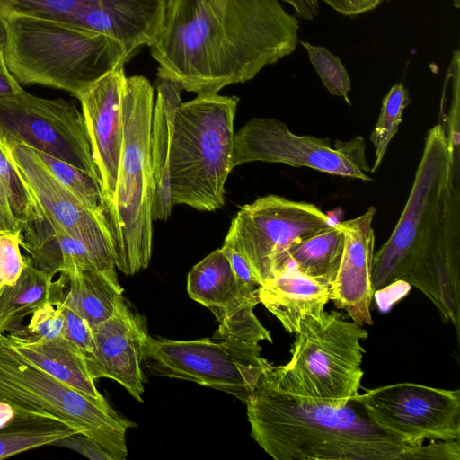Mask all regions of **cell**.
I'll return each instance as SVG.
<instances>
[{
	"instance_id": "1",
	"label": "cell",
	"mask_w": 460,
	"mask_h": 460,
	"mask_svg": "<svg viewBox=\"0 0 460 460\" xmlns=\"http://www.w3.org/2000/svg\"><path fill=\"white\" fill-rule=\"evenodd\" d=\"M299 22L279 0H167L149 47L156 75L182 90L218 93L292 54Z\"/></svg>"
},
{
	"instance_id": "2",
	"label": "cell",
	"mask_w": 460,
	"mask_h": 460,
	"mask_svg": "<svg viewBox=\"0 0 460 460\" xmlns=\"http://www.w3.org/2000/svg\"><path fill=\"white\" fill-rule=\"evenodd\" d=\"M458 150L441 124L425 137L413 184L397 225L374 252L375 292L404 282L418 288L460 338Z\"/></svg>"
},
{
	"instance_id": "3",
	"label": "cell",
	"mask_w": 460,
	"mask_h": 460,
	"mask_svg": "<svg viewBox=\"0 0 460 460\" xmlns=\"http://www.w3.org/2000/svg\"><path fill=\"white\" fill-rule=\"evenodd\" d=\"M269 369L245 404L251 435L272 458L424 459V445L413 446L379 427L355 397L337 406L298 395L279 386Z\"/></svg>"
},
{
	"instance_id": "4",
	"label": "cell",
	"mask_w": 460,
	"mask_h": 460,
	"mask_svg": "<svg viewBox=\"0 0 460 460\" xmlns=\"http://www.w3.org/2000/svg\"><path fill=\"white\" fill-rule=\"evenodd\" d=\"M3 20L5 63L22 84H39L79 97L129 59L113 39L73 21L9 15Z\"/></svg>"
},
{
	"instance_id": "5",
	"label": "cell",
	"mask_w": 460,
	"mask_h": 460,
	"mask_svg": "<svg viewBox=\"0 0 460 460\" xmlns=\"http://www.w3.org/2000/svg\"><path fill=\"white\" fill-rule=\"evenodd\" d=\"M154 88L147 78H126L122 94L123 143L112 203L104 214L116 267L126 275L147 268L152 253L153 172L150 133Z\"/></svg>"
},
{
	"instance_id": "6",
	"label": "cell",
	"mask_w": 460,
	"mask_h": 460,
	"mask_svg": "<svg viewBox=\"0 0 460 460\" xmlns=\"http://www.w3.org/2000/svg\"><path fill=\"white\" fill-rule=\"evenodd\" d=\"M239 98L199 94L176 109L170 154L174 205L213 211L225 203L233 167L234 121Z\"/></svg>"
},
{
	"instance_id": "7",
	"label": "cell",
	"mask_w": 460,
	"mask_h": 460,
	"mask_svg": "<svg viewBox=\"0 0 460 460\" xmlns=\"http://www.w3.org/2000/svg\"><path fill=\"white\" fill-rule=\"evenodd\" d=\"M289 361L269 374L282 388L319 402L345 405L361 387V367L368 333L341 313L323 312L302 319Z\"/></svg>"
},
{
	"instance_id": "8",
	"label": "cell",
	"mask_w": 460,
	"mask_h": 460,
	"mask_svg": "<svg viewBox=\"0 0 460 460\" xmlns=\"http://www.w3.org/2000/svg\"><path fill=\"white\" fill-rule=\"evenodd\" d=\"M0 402L18 415L58 420L98 442L114 460L128 455L126 433L135 424L34 367L0 337Z\"/></svg>"
},
{
	"instance_id": "9",
	"label": "cell",
	"mask_w": 460,
	"mask_h": 460,
	"mask_svg": "<svg viewBox=\"0 0 460 460\" xmlns=\"http://www.w3.org/2000/svg\"><path fill=\"white\" fill-rule=\"evenodd\" d=\"M259 342L232 337L177 341L147 336L142 364L154 376L191 381L243 403L272 365Z\"/></svg>"
},
{
	"instance_id": "10",
	"label": "cell",
	"mask_w": 460,
	"mask_h": 460,
	"mask_svg": "<svg viewBox=\"0 0 460 460\" xmlns=\"http://www.w3.org/2000/svg\"><path fill=\"white\" fill-rule=\"evenodd\" d=\"M333 224L313 203L270 194L240 208L224 244L245 259L261 287L287 264L293 245Z\"/></svg>"
},
{
	"instance_id": "11",
	"label": "cell",
	"mask_w": 460,
	"mask_h": 460,
	"mask_svg": "<svg viewBox=\"0 0 460 460\" xmlns=\"http://www.w3.org/2000/svg\"><path fill=\"white\" fill-rule=\"evenodd\" d=\"M18 143L67 162L100 184L84 116L75 102L23 88L0 95V146Z\"/></svg>"
},
{
	"instance_id": "12",
	"label": "cell",
	"mask_w": 460,
	"mask_h": 460,
	"mask_svg": "<svg viewBox=\"0 0 460 460\" xmlns=\"http://www.w3.org/2000/svg\"><path fill=\"white\" fill-rule=\"evenodd\" d=\"M233 167L251 163H280L308 167L332 175L372 181L367 174L365 143L357 136L349 141L296 135L280 120L253 118L234 132Z\"/></svg>"
},
{
	"instance_id": "13",
	"label": "cell",
	"mask_w": 460,
	"mask_h": 460,
	"mask_svg": "<svg viewBox=\"0 0 460 460\" xmlns=\"http://www.w3.org/2000/svg\"><path fill=\"white\" fill-rule=\"evenodd\" d=\"M355 398L379 427L413 446L460 440V390L397 383Z\"/></svg>"
},
{
	"instance_id": "14",
	"label": "cell",
	"mask_w": 460,
	"mask_h": 460,
	"mask_svg": "<svg viewBox=\"0 0 460 460\" xmlns=\"http://www.w3.org/2000/svg\"><path fill=\"white\" fill-rule=\"evenodd\" d=\"M1 148L30 187L46 216L87 246L100 270L116 273L112 238L102 212L85 207L61 186L31 147L18 143Z\"/></svg>"
},
{
	"instance_id": "15",
	"label": "cell",
	"mask_w": 460,
	"mask_h": 460,
	"mask_svg": "<svg viewBox=\"0 0 460 460\" xmlns=\"http://www.w3.org/2000/svg\"><path fill=\"white\" fill-rule=\"evenodd\" d=\"M187 291L190 298L216 316L219 326L214 336L272 342L270 332L253 312L258 303L241 295L230 262L221 248L213 251L190 270Z\"/></svg>"
},
{
	"instance_id": "16",
	"label": "cell",
	"mask_w": 460,
	"mask_h": 460,
	"mask_svg": "<svg viewBox=\"0 0 460 460\" xmlns=\"http://www.w3.org/2000/svg\"><path fill=\"white\" fill-rule=\"evenodd\" d=\"M126 78L124 66H119L93 83L78 99L100 178L103 215L112 203L121 157Z\"/></svg>"
},
{
	"instance_id": "17",
	"label": "cell",
	"mask_w": 460,
	"mask_h": 460,
	"mask_svg": "<svg viewBox=\"0 0 460 460\" xmlns=\"http://www.w3.org/2000/svg\"><path fill=\"white\" fill-rule=\"evenodd\" d=\"M93 350L84 358L91 377L111 378L143 402L142 359L148 336L145 321L125 300L108 319L91 327Z\"/></svg>"
},
{
	"instance_id": "18",
	"label": "cell",
	"mask_w": 460,
	"mask_h": 460,
	"mask_svg": "<svg viewBox=\"0 0 460 460\" xmlns=\"http://www.w3.org/2000/svg\"><path fill=\"white\" fill-rule=\"evenodd\" d=\"M376 208L362 215L339 222L344 234V247L338 272L330 286V300L360 325L373 324L370 305L375 291L371 268L375 247L372 226Z\"/></svg>"
},
{
	"instance_id": "19",
	"label": "cell",
	"mask_w": 460,
	"mask_h": 460,
	"mask_svg": "<svg viewBox=\"0 0 460 460\" xmlns=\"http://www.w3.org/2000/svg\"><path fill=\"white\" fill-rule=\"evenodd\" d=\"M167 0H93L74 20L119 42L130 58L140 47L157 40Z\"/></svg>"
},
{
	"instance_id": "20",
	"label": "cell",
	"mask_w": 460,
	"mask_h": 460,
	"mask_svg": "<svg viewBox=\"0 0 460 460\" xmlns=\"http://www.w3.org/2000/svg\"><path fill=\"white\" fill-rule=\"evenodd\" d=\"M260 303L289 333L299 330L302 319L320 317L330 301V286L298 270L288 261L268 282L259 288Z\"/></svg>"
},
{
	"instance_id": "21",
	"label": "cell",
	"mask_w": 460,
	"mask_h": 460,
	"mask_svg": "<svg viewBox=\"0 0 460 460\" xmlns=\"http://www.w3.org/2000/svg\"><path fill=\"white\" fill-rule=\"evenodd\" d=\"M182 89L169 81L160 80L156 85L151 133L150 161L153 172V220H166L173 207L170 180V154L174 115L181 102Z\"/></svg>"
},
{
	"instance_id": "22",
	"label": "cell",
	"mask_w": 460,
	"mask_h": 460,
	"mask_svg": "<svg viewBox=\"0 0 460 460\" xmlns=\"http://www.w3.org/2000/svg\"><path fill=\"white\" fill-rule=\"evenodd\" d=\"M4 335L13 349L34 367L97 402H107L96 388L83 355L64 337L22 342Z\"/></svg>"
},
{
	"instance_id": "23",
	"label": "cell",
	"mask_w": 460,
	"mask_h": 460,
	"mask_svg": "<svg viewBox=\"0 0 460 460\" xmlns=\"http://www.w3.org/2000/svg\"><path fill=\"white\" fill-rule=\"evenodd\" d=\"M61 273L66 280L58 301L83 317L91 327L110 318L124 301L123 288L116 273L79 269Z\"/></svg>"
},
{
	"instance_id": "24",
	"label": "cell",
	"mask_w": 460,
	"mask_h": 460,
	"mask_svg": "<svg viewBox=\"0 0 460 460\" xmlns=\"http://www.w3.org/2000/svg\"><path fill=\"white\" fill-rule=\"evenodd\" d=\"M53 277L37 269L25 257V265L17 280L2 288L0 294V332H10L41 305L55 304L65 288V275Z\"/></svg>"
},
{
	"instance_id": "25",
	"label": "cell",
	"mask_w": 460,
	"mask_h": 460,
	"mask_svg": "<svg viewBox=\"0 0 460 460\" xmlns=\"http://www.w3.org/2000/svg\"><path fill=\"white\" fill-rule=\"evenodd\" d=\"M344 234L338 223L293 245L288 261L308 277L331 286L339 270Z\"/></svg>"
},
{
	"instance_id": "26",
	"label": "cell",
	"mask_w": 460,
	"mask_h": 460,
	"mask_svg": "<svg viewBox=\"0 0 460 460\" xmlns=\"http://www.w3.org/2000/svg\"><path fill=\"white\" fill-rule=\"evenodd\" d=\"M75 433L78 432L58 420L17 415L14 420L0 429V459L53 445Z\"/></svg>"
},
{
	"instance_id": "27",
	"label": "cell",
	"mask_w": 460,
	"mask_h": 460,
	"mask_svg": "<svg viewBox=\"0 0 460 460\" xmlns=\"http://www.w3.org/2000/svg\"><path fill=\"white\" fill-rule=\"evenodd\" d=\"M0 181L4 186L23 240L40 234L49 225L44 210L16 167L0 147Z\"/></svg>"
},
{
	"instance_id": "28",
	"label": "cell",
	"mask_w": 460,
	"mask_h": 460,
	"mask_svg": "<svg viewBox=\"0 0 460 460\" xmlns=\"http://www.w3.org/2000/svg\"><path fill=\"white\" fill-rule=\"evenodd\" d=\"M409 92L402 83L394 84L382 101L380 114L370 135L375 148V162L370 172L377 171L388 146L402 121L405 108L410 104Z\"/></svg>"
},
{
	"instance_id": "29",
	"label": "cell",
	"mask_w": 460,
	"mask_h": 460,
	"mask_svg": "<svg viewBox=\"0 0 460 460\" xmlns=\"http://www.w3.org/2000/svg\"><path fill=\"white\" fill-rule=\"evenodd\" d=\"M31 149L61 186L85 207L93 210L102 211V193L98 181L67 162L41 151Z\"/></svg>"
},
{
	"instance_id": "30",
	"label": "cell",
	"mask_w": 460,
	"mask_h": 460,
	"mask_svg": "<svg viewBox=\"0 0 460 460\" xmlns=\"http://www.w3.org/2000/svg\"><path fill=\"white\" fill-rule=\"evenodd\" d=\"M93 0H0V18L24 15L73 21Z\"/></svg>"
},
{
	"instance_id": "31",
	"label": "cell",
	"mask_w": 460,
	"mask_h": 460,
	"mask_svg": "<svg viewBox=\"0 0 460 460\" xmlns=\"http://www.w3.org/2000/svg\"><path fill=\"white\" fill-rule=\"evenodd\" d=\"M300 44L308 54V58L321 78L324 87L333 96L342 97L349 105L351 90L349 75L341 59L323 46H315L301 40Z\"/></svg>"
},
{
	"instance_id": "32",
	"label": "cell",
	"mask_w": 460,
	"mask_h": 460,
	"mask_svg": "<svg viewBox=\"0 0 460 460\" xmlns=\"http://www.w3.org/2000/svg\"><path fill=\"white\" fill-rule=\"evenodd\" d=\"M65 319L61 309L47 303L31 314L26 326H19L6 335L22 342H35L64 337Z\"/></svg>"
},
{
	"instance_id": "33",
	"label": "cell",
	"mask_w": 460,
	"mask_h": 460,
	"mask_svg": "<svg viewBox=\"0 0 460 460\" xmlns=\"http://www.w3.org/2000/svg\"><path fill=\"white\" fill-rule=\"evenodd\" d=\"M47 218L53 229L60 251L61 272H66L74 269L100 270L93 255L83 242L67 234L48 217Z\"/></svg>"
},
{
	"instance_id": "34",
	"label": "cell",
	"mask_w": 460,
	"mask_h": 460,
	"mask_svg": "<svg viewBox=\"0 0 460 460\" xmlns=\"http://www.w3.org/2000/svg\"><path fill=\"white\" fill-rule=\"evenodd\" d=\"M22 230L0 231V289L13 284L25 265L21 252Z\"/></svg>"
},
{
	"instance_id": "35",
	"label": "cell",
	"mask_w": 460,
	"mask_h": 460,
	"mask_svg": "<svg viewBox=\"0 0 460 460\" xmlns=\"http://www.w3.org/2000/svg\"><path fill=\"white\" fill-rule=\"evenodd\" d=\"M55 305L61 309L64 315V338L79 349L84 358L91 356L93 350V338L89 323L61 301H58Z\"/></svg>"
},
{
	"instance_id": "36",
	"label": "cell",
	"mask_w": 460,
	"mask_h": 460,
	"mask_svg": "<svg viewBox=\"0 0 460 460\" xmlns=\"http://www.w3.org/2000/svg\"><path fill=\"white\" fill-rule=\"evenodd\" d=\"M227 257L241 295L247 300L260 303V285L245 259L233 247L224 244L221 248Z\"/></svg>"
},
{
	"instance_id": "37",
	"label": "cell",
	"mask_w": 460,
	"mask_h": 460,
	"mask_svg": "<svg viewBox=\"0 0 460 460\" xmlns=\"http://www.w3.org/2000/svg\"><path fill=\"white\" fill-rule=\"evenodd\" d=\"M53 445L72 449L93 460H114L98 442L81 433H75L56 441Z\"/></svg>"
},
{
	"instance_id": "38",
	"label": "cell",
	"mask_w": 460,
	"mask_h": 460,
	"mask_svg": "<svg viewBox=\"0 0 460 460\" xmlns=\"http://www.w3.org/2000/svg\"><path fill=\"white\" fill-rule=\"evenodd\" d=\"M338 13L356 17L377 8L389 0H322Z\"/></svg>"
},
{
	"instance_id": "39",
	"label": "cell",
	"mask_w": 460,
	"mask_h": 460,
	"mask_svg": "<svg viewBox=\"0 0 460 460\" xmlns=\"http://www.w3.org/2000/svg\"><path fill=\"white\" fill-rule=\"evenodd\" d=\"M289 4L296 17L306 21H313L320 13L319 0H279Z\"/></svg>"
},
{
	"instance_id": "40",
	"label": "cell",
	"mask_w": 460,
	"mask_h": 460,
	"mask_svg": "<svg viewBox=\"0 0 460 460\" xmlns=\"http://www.w3.org/2000/svg\"><path fill=\"white\" fill-rule=\"evenodd\" d=\"M22 88L21 84L10 72L3 52L0 55V95L13 93Z\"/></svg>"
},
{
	"instance_id": "41",
	"label": "cell",
	"mask_w": 460,
	"mask_h": 460,
	"mask_svg": "<svg viewBox=\"0 0 460 460\" xmlns=\"http://www.w3.org/2000/svg\"><path fill=\"white\" fill-rule=\"evenodd\" d=\"M22 230L18 219L5 214L0 209V231Z\"/></svg>"
},
{
	"instance_id": "42",
	"label": "cell",
	"mask_w": 460,
	"mask_h": 460,
	"mask_svg": "<svg viewBox=\"0 0 460 460\" xmlns=\"http://www.w3.org/2000/svg\"><path fill=\"white\" fill-rule=\"evenodd\" d=\"M0 209L2 211H4L5 214L15 217V216L13 213L12 208H11L7 191L1 181H0Z\"/></svg>"
},
{
	"instance_id": "43",
	"label": "cell",
	"mask_w": 460,
	"mask_h": 460,
	"mask_svg": "<svg viewBox=\"0 0 460 460\" xmlns=\"http://www.w3.org/2000/svg\"><path fill=\"white\" fill-rule=\"evenodd\" d=\"M6 40L5 29L3 20L0 18V55L4 52Z\"/></svg>"
},
{
	"instance_id": "44",
	"label": "cell",
	"mask_w": 460,
	"mask_h": 460,
	"mask_svg": "<svg viewBox=\"0 0 460 460\" xmlns=\"http://www.w3.org/2000/svg\"><path fill=\"white\" fill-rule=\"evenodd\" d=\"M453 5L455 8L458 9L460 7V0H452Z\"/></svg>"
},
{
	"instance_id": "45",
	"label": "cell",
	"mask_w": 460,
	"mask_h": 460,
	"mask_svg": "<svg viewBox=\"0 0 460 460\" xmlns=\"http://www.w3.org/2000/svg\"><path fill=\"white\" fill-rule=\"evenodd\" d=\"M1 290H2V289H0V294H1ZM1 335H2V333L0 332V337H1Z\"/></svg>"
}]
</instances>
